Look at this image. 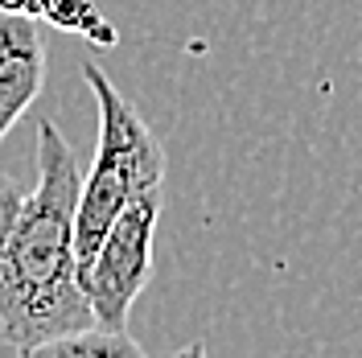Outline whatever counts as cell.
Returning <instances> with one entry per match:
<instances>
[{"label":"cell","mask_w":362,"mask_h":358,"mask_svg":"<svg viewBox=\"0 0 362 358\" xmlns=\"http://www.w3.org/2000/svg\"><path fill=\"white\" fill-rule=\"evenodd\" d=\"M83 173L70 140L54 120L37 124V185L25 194L17 226L0 247V337L37 346L45 337L90 330L95 313L78 284V219Z\"/></svg>","instance_id":"6da1fadb"},{"label":"cell","mask_w":362,"mask_h":358,"mask_svg":"<svg viewBox=\"0 0 362 358\" xmlns=\"http://www.w3.org/2000/svg\"><path fill=\"white\" fill-rule=\"evenodd\" d=\"M83 79L99 103V144H95V165L83 178L78 219H74L78 272L90 264L103 235L136 198H144L148 190H165V144L144 124L136 103L119 95L99 62H83Z\"/></svg>","instance_id":"7a4b0ae2"},{"label":"cell","mask_w":362,"mask_h":358,"mask_svg":"<svg viewBox=\"0 0 362 358\" xmlns=\"http://www.w3.org/2000/svg\"><path fill=\"white\" fill-rule=\"evenodd\" d=\"M160 198L165 190H148L144 198H136L103 235L90 264L78 272V284L87 292L99 330H128L136 296L153 276V235L160 219Z\"/></svg>","instance_id":"3957f363"},{"label":"cell","mask_w":362,"mask_h":358,"mask_svg":"<svg viewBox=\"0 0 362 358\" xmlns=\"http://www.w3.org/2000/svg\"><path fill=\"white\" fill-rule=\"evenodd\" d=\"M45 87V42L37 21L0 13V140Z\"/></svg>","instance_id":"277c9868"},{"label":"cell","mask_w":362,"mask_h":358,"mask_svg":"<svg viewBox=\"0 0 362 358\" xmlns=\"http://www.w3.org/2000/svg\"><path fill=\"white\" fill-rule=\"evenodd\" d=\"M17 358H144V350L136 346V337L128 330H74V334L45 337L37 346L17 350Z\"/></svg>","instance_id":"5b68a950"},{"label":"cell","mask_w":362,"mask_h":358,"mask_svg":"<svg viewBox=\"0 0 362 358\" xmlns=\"http://www.w3.org/2000/svg\"><path fill=\"white\" fill-rule=\"evenodd\" d=\"M21 206H25V190L8 178V173H0V247L8 243V235H13V226H17V214H21Z\"/></svg>","instance_id":"8992f818"},{"label":"cell","mask_w":362,"mask_h":358,"mask_svg":"<svg viewBox=\"0 0 362 358\" xmlns=\"http://www.w3.org/2000/svg\"><path fill=\"white\" fill-rule=\"evenodd\" d=\"M45 0H0V13H13V17H29V21H42Z\"/></svg>","instance_id":"52a82bcc"},{"label":"cell","mask_w":362,"mask_h":358,"mask_svg":"<svg viewBox=\"0 0 362 358\" xmlns=\"http://www.w3.org/2000/svg\"><path fill=\"white\" fill-rule=\"evenodd\" d=\"M173 358H206V350H202V342H194V346H185V350L173 354Z\"/></svg>","instance_id":"ba28073f"}]
</instances>
